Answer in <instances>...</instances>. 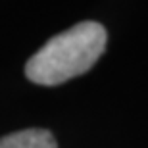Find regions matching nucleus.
<instances>
[{"instance_id": "f257e3e1", "label": "nucleus", "mask_w": 148, "mask_h": 148, "mask_svg": "<svg viewBox=\"0 0 148 148\" xmlns=\"http://www.w3.org/2000/svg\"><path fill=\"white\" fill-rule=\"evenodd\" d=\"M108 42V33L98 21H81L56 35L25 64L29 81L54 87L87 73L96 64Z\"/></svg>"}, {"instance_id": "f03ea898", "label": "nucleus", "mask_w": 148, "mask_h": 148, "mask_svg": "<svg viewBox=\"0 0 148 148\" xmlns=\"http://www.w3.org/2000/svg\"><path fill=\"white\" fill-rule=\"evenodd\" d=\"M0 148H58V143L46 129H23L2 137Z\"/></svg>"}]
</instances>
